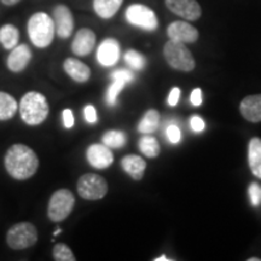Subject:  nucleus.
I'll return each instance as SVG.
<instances>
[{"mask_svg": "<svg viewBox=\"0 0 261 261\" xmlns=\"http://www.w3.org/2000/svg\"><path fill=\"white\" fill-rule=\"evenodd\" d=\"M84 116H85V120H86L87 122H90V123H96L97 120H98V115H97L96 108H94L93 106H91V104H89V106L85 107V109H84Z\"/></svg>", "mask_w": 261, "mask_h": 261, "instance_id": "32", "label": "nucleus"}, {"mask_svg": "<svg viewBox=\"0 0 261 261\" xmlns=\"http://www.w3.org/2000/svg\"><path fill=\"white\" fill-rule=\"evenodd\" d=\"M18 104L11 94L0 91V121L12 119L17 113Z\"/></svg>", "mask_w": 261, "mask_h": 261, "instance_id": "21", "label": "nucleus"}, {"mask_svg": "<svg viewBox=\"0 0 261 261\" xmlns=\"http://www.w3.org/2000/svg\"><path fill=\"white\" fill-rule=\"evenodd\" d=\"M166 135H167L169 142L173 143V144H177V143L180 142L181 132L177 125H169L166 129Z\"/></svg>", "mask_w": 261, "mask_h": 261, "instance_id": "31", "label": "nucleus"}, {"mask_svg": "<svg viewBox=\"0 0 261 261\" xmlns=\"http://www.w3.org/2000/svg\"><path fill=\"white\" fill-rule=\"evenodd\" d=\"M167 35L171 40L182 42V44H192L198 40V31L194 25L184 21H174L168 25Z\"/></svg>", "mask_w": 261, "mask_h": 261, "instance_id": "11", "label": "nucleus"}, {"mask_svg": "<svg viewBox=\"0 0 261 261\" xmlns=\"http://www.w3.org/2000/svg\"><path fill=\"white\" fill-rule=\"evenodd\" d=\"M50 106L46 97L37 91H31L22 97L19 102V114L22 120L29 126L41 125L47 119Z\"/></svg>", "mask_w": 261, "mask_h": 261, "instance_id": "2", "label": "nucleus"}, {"mask_svg": "<svg viewBox=\"0 0 261 261\" xmlns=\"http://www.w3.org/2000/svg\"><path fill=\"white\" fill-rule=\"evenodd\" d=\"M248 261H261V259H259V257H250V259H248Z\"/></svg>", "mask_w": 261, "mask_h": 261, "instance_id": "40", "label": "nucleus"}, {"mask_svg": "<svg viewBox=\"0 0 261 261\" xmlns=\"http://www.w3.org/2000/svg\"><path fill=\"white\" fill-rule=\"evenodd\" d=\"M87 162L97 169H106L113 165L114 155L110 148L104 144H92L86 150Z\"/></svg>", "mask_w": 261, "mask_h": 261, "instance_id": "12", "label": "nucleus"}, {"mask_svg": "<svg viewBox=\"0 0 261 261\" xmlns=\"http://www.w3.org/2000/svg\"><path fill=\"white\" fill-rule=\"evenodd\" d=\"M240 112L247 121H261V94L247 96L240 104Z\"/></svg>", "mask_w": 261, "mask_h": 261, "instance_id": "16", "label": "nucleus"}, {"mask_svg": "<svg viewBox=\"0 0 261 261\" xmlns=\"http://www.w3.org/2000/svg\"><path fill=\"white\" fill-rule=\"evenodd\" d=\"M38 242V230L32 223L12 225L6 232V244L14 250H23Z\"/></svg>", "mask_w": 261, "mask_h": 261, "instance_id": "5", "label": "nucleus"}, {"mask_svg": "<svg viewBox=\"0 0 261 261\" xmlns=\"http://www.w3.org/2000/svg\"><path fill=\"white\" fill-rule=\"evenodd\" d=\"M120 58V44L113 38L100 42L97 50V61L103 67H113Z\"/></svg>", "mask_w": 261, "mask_h": 261, "instance_id": "14", "label": "nucleus"}, {"mask_svg": "<svg viewBox=\"0 0 261 261\" xmlns=\"http://www.w3.org/2000/svg\"><path fill=\"white\" fill-rule=\"evenodd\" d=\"M248 162L253 174L261 179V139L256 137L250 139L248 145Z\"/></svg>", "mask_w": 261, "mask_h": 261, "instance_id": "19", "label": "nucleus"}, {"mask_svg": "<svg viewBox=\"0 0 261 261\" xmlns=\"http://www.w3.org/2000/svg\"><path fill=\"white\" fill-rule=\"evenodd\" d=\"M96 46V34L89 28H81L76 32L71 42V50L76 56H89Z\"/></svg>", "mask_w": 261, "mask_h": 261, "instance_id": "13", "label": "nucleus"}, {"mask_svg": "<svg viewBox=\"0 0 261 261\" xmlns=\"http://www.w3.org/2000/svg\"><path fill=\"white\" fill-rule=\"evenodd\" d=\"M249 198L250 203H252L254 207H259L261 204V185L257 184V182H252L249 185Z\"/></svg>", "mask_w": 261, "mask_h": 261, "instance_id": "29", "label": "nucleus"}, {"mask_svg": "<svg viewBox=\"0 0 261 261\" xmlns=\"http://www.w3.org/2000/svg\"><path fill=\"white\" fill-rule=\"evenodd\" d=\"M19 32L14 24H4L0 28V44L5 50H12L18 45Z\"/></svg>", "mask_w": 261, "mask_h": 261, "instance_id": "22", "label": "nucleus"}, {"mask_svg": "<svg viewBox=\"0 0 261 261\" xmlns=\"http://www.w3.org/2000/svg\"><path fill=\"white\" fill-rule=\"evenodd\" d=\"M139 150L143 155L149 159L158 158L161 152V146L156 138L151 136H144L139 139Z\"/></svg>", "mask_w": 261, "mask_h": 261, "instance_id": "24", "label": "nucleus"}, {"mask_svg": "<svg viewBox=\"0 0 261 261\" xmlns=\"http://www.w3.org/2000/svg\"><path fill=\"white\" fill-rule=\"evenodd\" d=\"M126 19L129 24L143 31L154 32L159 27L156 14L151 9L143 4H132L126 10Z\"/></svg>", "mask_w": 261, "mask_h": 261, "instance_id": "8", "label": "nucleus"}, {"mask_svg": "<svg viewBox=\"0 0 261 261\" xmlns=\"http://www.w3.org/2000/svg\"><path fill=\"white\" fill-rule=\"evenodd\" d=\"M61 232H62V230H61V228H57V230L55 231V232H54V236H57V234H60Z\"/></svg>", "mask_w": 261, "mask_h": 261, "instance_id": "39", "label": "nucleus"}, {"mask_svg": "<svg viewBox=\"0 0 261 261\" xmlns=\"http://www.w3.org/2000/svg\"><path fill=\"white\" fill-rule=\"evenodd\" d=\"M160 125V113L155 109H150L145 113L138 123V132L143 135L154 133Z\"/></svg>", "mask_w": 261, "mask_h": 261, "instance_id": "23", "label": "nucleus"}, {"mask_svg": "<svg viewBox=\"0 0 261 261\" xmlns=\"http://www.w3.org/2000/svg\"><path fill=\"white\" fill-rule=\"evenodd\" d=\"M126 85L127 84L125 83V81L113 80L112 85L108 87V91H107L106 99H107L108 106H110V107L115 106L116 102H117V97H119V94L121 93V91L125 89Z\"/></svg>", "mask_w": 261, "mask_h": 261, "instance_id": "27", "label": "nucleus"}, {"mask_svg": "<svg viewBox=\"0 0 261 261\" xmlns=\"http://www.w3.org/2000/svg\"><path fill=\"white\" fill-rule=\"evenodd\" d=\"M27 31L32 44L39 48L50 46L56 35L54 18L45 12H35L31 16Z\"/></svg>", "mask_w": 261, "mask_h": 261, "instance_id": "3", "label": "nucleus"}, {"mask_svg": "<svg viewBox=\"0 0 261 261\" xmlns=\"http://www.w3.org/2000/svg\"><path fill=\"white\" fill-rule=\"evenodd\" d=\"M190 125L191 128L194 129L195 132H202L205 127L203 119H201L200 116H192L190 119Z\"/></svg>", "mask_w": 261, "mask_h": 261, "instance_id": "34", "label": "nucleus"}, {"mask_svg": "<svg viewBox=\"0 0 261 261\" xmlns=\"http://www.w3.org/2000/svg\"><path fill=\"white\" fill-rule=\"evenodd\" d=\"M4 166L10 177L16 180H27L39 168V159L34 150L24 144L10 146L4 158Z\"/></svg>", "mask_w": 261, "mask_h": 261, "instance_id": "1", "label": "nucleus"}, {"mask_svg": "<svg viewBox=\"0 0 261 261\" xmlns=\"http://www.w3.org/2000/svg\"><path fill=\"white\" fill-rule=\"evenodd\" d=\"M52 255H54V259L56 261H75L76 260V257H75L74 253L71 252L70 248L64 243H57L56 246L54 247V250H52Z\"/></svg>", "mask_w": 261, "mask_h": 261, "instance_id": "28", "label": "nucleus"}, {"mask_svg": "<svg viewBox=\"0 0 261 261\" xmlns=\"http://www.w3.org/2000/svg\"><path fill=\"white\" fill-rule=\"evenodd\" d=\"M64 71L75 83H86L91 77V69L76 58H67L63 63Z\"/></svg>", "mask_w": 261, "mask_h": 261, "instance_id": "17", "label": "nucleus"}, {"mask_svg": "<svg viewBox=\"0 0 261 261\" xmlns=\"http://www.w3.org/2000/svg\"><path fill=\"white\" fill-rule=\"evenodd\" d=\"M102 142L110 149H121L126 145L127 136L122 130L110 129L106 132L102 137Z\"/></svg>", "mask_w": 261, "mask_h": 261, "instance_id": "25", "label": "nucleus"}, {"mask_svg": "<svg viewBox=\"0 0 261 261\" xmlns=\"http://www.w3.org/2000/svg\"><path fill=\"white\" fill-rule=\"evenodd\" d=\"M179 97H180V90L178 87H174V89L171 90L168 96V104L171 107H175L179 102Z\"/></svg>", "mask_w": 261, "mask_h": 261, "instance_id": "35", "label": "nucleus"}, {"mask_svg": "<svg viewBox=\"0 0 261 261\" xmlns=\"http://www.w3.org/2000/svg\"><path fill=\"white\" fill-rule=\"evenodd\" d=\"M191 104L195 107H200L202 104V91L201 89H195L190 96Z\"/></svg>", "mask_w": 261, "mask_h": 261, "instance_id": "36", "label": "nucleus"}, {"mask_svg": "<svg viewBox=\"0 0 261 261\" xmlns=\"http://www.w3.org/2000/svg\"><path fill=\"white\" fill-rule=\"evenodd\" d=\"M169 11L187 21H197L201 17V6L196 0H166Z\"/></svg>", "mask_w": 261, "mask_h": 261, "instance_id": "10", "label": "nucleus"}, {"mask_svg": "<svg viewBox=\"0 0 261 261\" xmlns=\"http://www.w3.org/2000/svg\"><path fill=\"white\" fill-rule=\"evenodd\" d=\"M54 23L56 34L61 39H68L74 32V17L70 9L65 5H57L54 8Z\"/></svg>", "mask_w": 261, "mask_h": 261, "instance_id": "9", "label": "nucleus"}, {"mask_svg": "<svg viewBox=\"0 0 261 261\" xmlns=\"http://www.w3.org/2000/svg\"><path fill=\"white\" fill-rule=\"evenodd\" d=\"M110 77H112V80L125 81L126 84L132 83V81L136 79L135 74L128 69H117L115 71H113L112 75H110Z\"/></svg>", "mask_w": 261, "mask_h": 261, "instance_id": "30", "label": "nucleus"}, {"mask_svg": "<svg viewBox=\"0 0 261 261\" xmlns=\"http://www.w3.org/2000/svg\"><path fill=\"white\" fill-rule=\"evenodd\" d=\"M155 261H168V259L165 255H162L161 257H158V259H155Z\"/></svg>", "mask_w": 261, "mask_h": 261, "instance_id": "38", "label": "nucleus"}, {"mask_svg": "<svg viewBox=\"0 0 261 261\" xmlns=\"http://www.w3.org/2000/svg\"><path fill=\"white\" fill-rule=\"evenodd\" d=\"M125 62L133 70H143L146 65V58L136 50H128L125 54Z\"/></svg>", "mask_w": 261, "mask_h": 261, "instance_id": "26", "label": "nucleus"}, {"mask_svg": "<svg viewBox=\"0 0 261 261\" xmlns=\"http://www.w3.org/2000/svg\"><path fill=\"white\" fill-rule=\"evenodd\" d=\"M123 0H93L94 12L103 19L112 18L121 8Z\"/></svg>", "mask_w": 261, "mask_h": 261, "instance_id": "20", "label": "nucleus"}, {"mask_svg": "<svg viewBox=\"0 0 261 261\" xmlns=\"http://www.w3.org/2000/svg\"><path fill=\"white\" fill-rule=\"evenodd\" d=\"M122 169L130 178L135 180H140L144 177L146 169V162L138 155H127L121 160Z\"/></svg>", "mask_w": 261, "mask_h": 261, "instance_id": "18", "label": "nucleus"}, {"mask_svg": "<svg viewBox=\"0 0 261 261\" xmlns=\"http://www.w3.org/2000/svg\"><path fill=\"white\" fill-rule=\"evenodd\" d=\"M163 56L169 64V67L179 71L194 70L196 67L195 58L192 56L191 51L187 47V45L182 42L174 41L169 39L163 47Z\"/></svg>", "mask_w": 261, "mask_h": 261, "instance_id": "4", "label": "nucleus"}, {"mask_svg": "<svg viewBox=\"0 0 261 261\" xmlns=\"http://www.w3.org/2000/svg\"><path fill=\"white\" fill-rule=\"evenodd\" d=\"M62 117H63V125L65 128H73L74 127V115L70 109H64L62 113Z\"/></svg>", "mask_w": 261, "mask_h": 261, "instance_id": "33", "label": "nucleus"}, {"mask_svg": "<svg viewBox=\"0 0 261 261\" xmlns=\"http://www.w3.org/2000/svg\"><path fill=\"white\" fill-rule=\"evenodd\" d=\"M0 2H2L3 4L6 5V6H14L16 4H18L21 0H0Z\"/></svg>", "mask_w": 261, "mask_h": 261, "instance_id": "37", "label": "nucleus"}, {"mask_svg": "<svg viewBox=\"0 0 261 261\" xmlns=\"http://www.w3.org/2000/svg\"><path fill=\"white\" fill-rule=\"evenodd\" d=\"M75 205V196L68 189H60L51 196L47 205V217L52 223H61L69 217Z\"/></svg>", "mask_w": 261, "mask_h": 261, "instance_id": "6", "label": "nucleus"}, {"mask_svg": "<svg viewBox=\"0 0 261 261\" xmlns=\"http://www.w3.org/2000/svg\"><path fill=\"white\" fill-rule=\"evenodd\" d=\"M32 60V51L25 44L17 45L11 50V54L9 55L6 60V67L12 73H21L23 71L29 62Z\"/></svg>", "mask_w": 261, "mask_h": 261, "instance_id": "15", "label": "nucleus"}, {"mask_svg": "<svg viewBox=\"0 0 261 261\" xmlns=\"http://www.w3.org/2000/svg\"><path fill=\"white\" fill-rule=\"evenodd\" d=\"M77 194L87 201H98L108 194V182L102 175L86 173L81 175L76 184Z\"/></svg>", "mask_w": 261, "mask_h": 261, "instance_id": "7", "label": "nucleus"}]
</instances>
